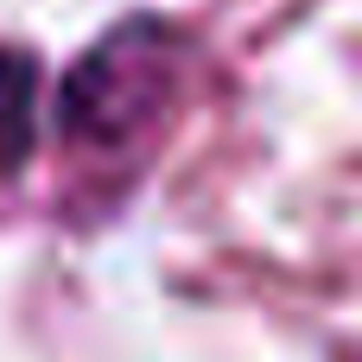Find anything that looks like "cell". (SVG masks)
<instances>
[{"mask_svg":"<svg viewBox=\"0 0 362 362\" xmlns=\"http://www.w3.org/2000/svg\"><path fill=\"white\" fill-rule=\"evenodd\" d=\"M165 83H172V32L153 19H134L76 64L64 89V121L70 134L121 140L165 102Z\"/></svg>","mask_w":362,"mask_h":362,"instance_id":"cell-1","label":"cell"},{"mask_svg":"<svg viewBox=\"0 0 362 362\" xmlns=\"http://www.w3.org/2000/svg\"><path fill=\"white\" fill-rule=\"evenodd\" d=\"M38 140V64L25 51H0V172H19Z\"/></svg>","mask_w":362,"mask_h":362,"instance_id":"cell-2","label":"cell"}]
</instances>
